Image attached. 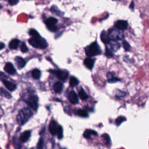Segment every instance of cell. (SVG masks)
Instances as JSON below:
<instances>
[{
  "label": "cell",
  "instance_id": "obj_29",
  "mask_svg": "<svg viewBox=\"0 0 149 149\" xmlns=\"http://www.w3.org/2000/svg\"><path fill=\"white\" fill-rule=\"evenodd\" d=\"M119 81H120V80L119 79H118V77H115L114 75L112 76H111V77H110L108 79V81L109 83H116V82Z\"/></svg>",
  "mask_w": 149,
  "mask_h": 149
},
{
  "label": "cell",
  "instance_id": "obj_13",
  "mask_svg": "<svg viewBox=\"0 0 149 149\" xmlns=\"http://www.w3.org/2000/svg\"><path fill=\"white\" fill-rule=\"evenodd\" d=\"M57 128H58V126H57L56 123L54 120H52L50 122L49 126V130L50 133L52 135H55L57 132Z\"/></svg>",
  "mask_w": 149,
  "mask_h": 149
},
{
  "label": "cell",
  "instance_id": "obj_5",
  "mask_svg": "<svg viewBox=\"0 0 149 149\" xmlns=\"http://www.w3.org/2000/svg\"><path fill=\"white\" fill-rule=\"evenodd\" d=\"M38 97L36 95H31L25 100L26 103L34 110L36 111L38 109Z\"/></svg>",
  "mask_w": 149,
  "mask_h": 149
},
{
  "label": "cell",
  "instance_id": "obj_39",
  "mask_svg": "<svg viewBox=\"0 0 149 149\" xmlns=\"http://www.w3.org/2000/svg\"><path fill=\"white\" fill-rule=\"evenodd\" d=\"M4 48H5V44L2 42H0V50L3 49Z\"/></svg>",
  "mask_w": 149,
  "mask_h": 149
},
{
  "label": "cell",
  "instance_id": "obj_42",
  "mask_svg": "<svg viewBox=\"0 0 149 149\" xmlns=\"http://www.w3.org/2000/svg\"><path fill=\"white\" fill-rule=\"evenodd\" d=\"M112 1H115V0H112ZM118 1H119V0H118Z\"/></svg>",
  "mask_w": 149,
  "mask_h": 149
},
{
  "label": "cell",
  "instance_id": "obj_40",
  "mask_svg": "<svg viewBox=\"0 0 149 149\" xmlns=\"http://www.w3.org/2000/svg\"><path fill=\"white\" fill-rule=\"evenodd\" d=\"M129 8H130V9H132V10H133V9H134V2H133V1H132V3L130 4Z\"/></svg>",
  "mask_w": 149,
  "mask_h": 149
},
{
  "label": "cell",
  "instance_id": "obj_16",
  "mask_svg": "<svg viewBox=\"0 0 149 149\" xmlns=\"http://www.w3.org/2000/svg\"><path fill=\"white\" fill-rule=\"evenodd\" d=\"M84 65H86V66L87 68H88L90 69H91L94 66V61L93 59L90 58H87L84 59Z\"/></svg>",
  "mask_w": 149,
  "mask_h": 149
},
{
  "label": "cell",
  "instance_id": "obj_26",
  "mask_svg": "<svg viewBox=\"0 0 149 149\" xmlns=\"http://www.w3.org/2000/svg\"><path fill=\"white\" fill-rule=\"evenodd\" d=\"M56 133L58 134V137L59 139H62V137H63V128L61 126H58Z\"/></svg>",
  "mask_w": 149,
  "mask_h": 149
},
{
  "label": "cell",
  "instance_id": "obj_38",
  "mask_svg": "<svg viewBox=\"0 0 149 149\" xmlns=\"http://www.w3.org/2000/svg\"><path fill=\"white\" fill-rule=\"evenodd\" d=\"M5 77V74L3 73L2 72H0V80H5V79H4Z\"/></svg>",
  "mask_w": 149,
  "mask_h": 149
},
{
  "label": "cell",
  "instance_id": "obj_12",
  "mask_svg": "<svg viewBox=\"0 0 149 149\" xmlns=\"http://www.w3.org/2000/svg\"><path fill=\"white\" fill-rule=\"evenodd\" d=\"M3 84L5 86V87L10 91H13L16 89V85L9 81H8L6 80H2Z\"/></svg>",
  "mask_w": 149,
  "mask_h": 149
},
{
  "label": "cell",
  "instance_id": "obj_30",
  "mask_svg": "<svg viewBox=\"0 0 149 149\" xmlns=\"http://www.w3.org/2000/svg\"><path fill=\"white\" fill-rule=\"evenodd\" d=\"M29 34L31 36V37H37L40 36L39 34V33L34 29H30L29 31Z\"/></svg>",
  "mask_w": 149,
  "mask_h": 149
},
{
  "label": "cell",
  "instance_id": "obj_32",
  "mask_svg": "<svg viewBox=\"0 0 149 149\" xmlns=\"http://www.w3.org/2000/svg\"><path fill=\"white\" fill-rule=\"evenodd\" d=\"M122 44H123V47L124 49H125L126 51H128L130 50V46L129 44L126 41H123Z\"/></svg>",
  "mask_w": 149,
  "mask_h": 149
},
{
  "label": "cell",
  "instance_id": "obj_18",
  "mask_svg": "<svg viewBox=\"0 0 149 149\" xmlns=\"http://www.w3.org/2000/svg\"><path fill=\"white\" fill-rule=\"evenodd\" d=\"M91 135H94V136H97V133L94 130H91V129H87L86 130V131L84 132L83 133V136L86 138V139H88L90 138Z\"/></svg>",
  "mask_w": 149,
  "mask_h": 149
},
{
  "label": "cell",
  "instance_id": "obj_34",
  "mask_svg": "<svg viewBox=\"0 0 149 149\" xmlns=\"http://www.w3.org/2000/svg\"><path fill=\"white\" fill-rule=\"evenodd\" d=\"M126 95V93L122 91H120L119 90H117V91H116V97H123Z\"/></svg>",
  "mask_w": 149,
  "mask_h": 149
},
{
  "label": "cell",
  "instance_id": "obj_27",
  "mask_svg": "<svg viewBox=\"0 0 149 149\" xmlns=\"http://www.w3.org/2000/svg\"><path fill=\"white\" fill-rule=\"evenodd\" d=\"M126 120V118H125L124 116H119L116 119V121H115V123H116V125L119 126L122 122H123L124 121H125Z\"/></svg>",
  "mask_w": 149,
  "mask_h": 149
},
{
  "label": "cell",
  "instance_id": "obj_6",
  "mask_svg": "<svg viewBox=\"0 0 149 149\" xmlns=\"http://www.w3.org/2000/svg\"><path fill=\"white\" fill-rule=\"evenodd\" d=\"M57 23L58 20L53 17L48 18L45 21V23L48 29L52 31H55L57 30V27L55 26Z\"/></svg>",
  "mask_w": 149,
  "mask_h": 149
},
{
  "label": "cell",
  "instance_id": "obj_35",
  "mask_svg": "<svg viewBox=\"0 0 149 149\" xmlns=\"http://www.w3.org/2000/svg\"><path fill=\"white\" fill-rule=\"evenodd\" d=\"M111 48L112 50L113 51H117L119 48H120V45L118 43H116L115 44H111Z\"/></svg>",
  "mask_w": 149,
  "mask_h": 149
},
{
  "label": "cell",
  "instance_id": "obj_20",
  "mask_svg": "<svg viewBox=\"0 0 149 149\" xmlns=\"http://www.w3.org/2000/svg\"><path fill=\"white\" fill-rule=\"evenodd\" d=\"M19 42H20V41L18 39H13V40H11L9 44V48L12 49H16L18 47Z\"/></svg>",
  "mask_w": 149,
  "mask_h": 149
},
{
  "label": "cell",
  "instance_id": "obj_17",
  "mask_svg": "<svg viewBox=\"0 0 149 149\" xmlns=\"http://www.w3.org/2000/svg\"><path fill=\"white\" fill-rule=\"evenodd\" d=\"M54 90L56 93H61L63 90V84L62 83L58 81L54 85Z\"/></svg>",
  "mask_w": 149,
  "mask_h": 149
},
{
  "label": "cell",
  "instance_id": "obj_21",
  "mask_svg": "<svg viewBox=\"0 0 149 149\" xmlns=\"http://www.w3.org/2000/svg\"><path fill=\"white\" fill-rule=\"evenodd\" d=\"M0 95L3 97L8 99H10L12 97V95L2 87H0Z\"/></svg>",
  "mask_w": 149,
  "mask_h": 149
},
{
  "label": "cell",
  "instance_id": "obj_2",
  "mask_svg": "<svg viewBox=\"0 0 149 149\" xmlns=\"http://www.w3.org/2000/svg\"><path fill=\"white\" fill-rule=\"evenodd\" d=\"M29 42L31 45L37 48L44 49L48 46L47 41L40 36L37 37H32L29 40Z\"/></svg>",
  "mask_w": 149,
  "mask_h": 149
},
{
  "label": "cell",
  "instance_id": "obj_3",
  "mask_svg": "<svg viewBox=\"0 0 149 149\" xmlns=\"http://www.w3.org/2000/svg\"><path fill=\"white\" fill-rule=\"evenodd\" d=\"M85 51L86 55L88 56H95L101 54V49L96 42H94L88 45L85 48Z\"/></svg>",
  "mask_w": 149,
  "mask_h": 149
},
{
  "label": "cell",
  "instance_id": "obj_7",
  "mask_svg": "<svg viewBox=\"0 0 149 149\" xmlns=\"http://www.w3.org/2000/svg\"><path fill=\"white\" fill-rule=\"evenodd\" d=\"M115 27L121 30H124L127 29L128 23L126 20H119L115 22Z\"/></svg>",
  "mask_w": 149,
  "mask_h": 149
},
{
  "label": "cell",
  "instance_id": "obj_1",
  "mask_svg": "<svg viewBox=\"0 0 149 149\" xmlns=\"http://www.w3.org/2000/svg\"><path fill=\"white\" fill-rule=\"evenodd\" d=\"M33 115V112L29 108H24L22 109L19 112L16 117L18 124L20 125H23L29 121Z\"/></svg>",
  "mask_w": 149,
  "mask_h": 149
},
{
  "label": "cell",
  "instance_id": "obj_37",
  "mask_svg": "<svg viewBox=\"0 0 149 149\" xmlns=\"http://www.w3.org/2000/svg\"><path fill=\"white\" fill-rule=\"evenodd\" d=\"M43 147V140L42 139H40L38 143V145H37V147L38 148H42Z\"/></svg>",
  "mask_w": 149,
  "mask_h": 149
},
{
  "label": "cell",
  "instance_id": "obj_25",
  "mask_svg": "<svg viewBox=\"0 0 149 149\" xmlns=\"http://www.w3.org/2000/svg\"><path fill=\"white\" fill-rule=\"evenodd\" d=\"M79 81L76 77L72 76L70 77V81H69V84L71 87H74V86L77 85L79 84Z\"/></svg>",
  "mask_w": 149,
  "mask_h": 149
},
{
  "label": "cell",
  "instance_id": "obj_11",
  "mask_svg": "<svg viewBox=\"0 0 149 149\" xmlns=\"http://www.w3.org/2000/svg\"><path fill=\"white\" fill-rule=\"evenodd\" d=\"M15 61L16 62V64L19 69H22L24 68L26 65V61L25 60L20 57V56H16L15 58Z\"/></svg>",
  "mask_w": 149,
  "mask_h": 149
},
{
  "label": "cell",
  "instance_id": "obj_14",
  "mask_svg": "<svg viewBox=\"0 0 149 149\" xmlns=\"http://www.w3.org/2000/svg\"><path fill=\"white\" fill-rule=\"evenodd\" d=\"M30 135H31L30 131H29V130L25 131V132H23L22 133H21V134L20 136V140L23 143L26 142L29 139Z\"/></svg>",
  "mask_w": 149,
  "mask_h": 149
},
{
  "label": "cell",
  "instance_id": "obj_10",
  "mask_svg": "<svg viewBox=\"0 0 149 149\" xmlns=\"http://www.w3.org/2000/svg\"><path fill=\"white\" fill-rule=\"evenodd\" d=\"M69 100L73 104H76L79 102V98L77 94L74 91H70L69 94Z\"/></svg>",
  "mask_w": 149,
  "mask_h": 149
},
{
  "label": "cell",
  "instance_id": "obj_33",
  "mask_svg": "<svg viewBox=\"0 0 149 149\" xmlns=\"http://www.w3.org/2000/svg\"><path fill=\"white\" fill-rule=\"evenodd\" d=\"M20 49H21L22 52H23V53H26L29 51V49H28L27 45H26V44L24 42L22 43V44L21 45V47H20Z\"/></svg>",
  "mask_w": 149,
  "mask_h": 149
},
{
  "label": "cell",
  "instance_id": "obj_15",
  "mask_svg": "<svg viewBox=\"0 0 149 149\" xmlns=\"http://www.w3.org/2000/svg\"><path fill=\"white\" fill-rule=\"evenodd\" d=\"M101 40L104 44H109L110 42V39L109 38L108 34L107 33L105 32V31L103 30L101 33Z\"/></svg>",
  "mask_w": 149,
  "mask_h": 149
},
{
  "label": "cell",
  "instance_id": "obj_23",
  "mask_svg": "<svg viewBox=\"0 0 149 149\" xmlns=\"http://www.w3.org/2000/svg\"><path fill=\"white\" fill-rule=\"evenodd\" d=\"M76 113L77 115L83 117V118H87L88 116V113L86 111H84V109H77L76 112Z\"/></svg>",
  "mask_w": 149,
  "mask_h": 149
},
{
  "label": "cell",
  "instance_id": "obj_36",
  "mask_svg": "<svg viewBox=\"0 0 149 149\" xmlns=\"http://www.w3.org/2000/svg\"><path fill=\"white\" fill-rule=\"evenodd\" d=\"M19 0H8V2L10 5H15L19 2Z\"/></svg>",
  "mask_w": 149,
  "mask_h": 149
},
{
  "label": "cell",
  "instance_id": "obj_41",
  "mask_svg": "<svg viewBox=\"0 0 149 149\" xmlns=\"http://www.w3.org/2000/svg\"><path fill=\"white\" fill-rule=\"evenodd\" d=\"M2 8V6L0 5V9H1Z\"/></svg>",
  "mask_w": 149,
  "mask_h": 149
},
{
  "label": "cell",
  "instance_id": "obj_4",
  "mask_svg": "<svg viewBox=\"0 0 149 149\" xmlns=\"http://www.w3.org/2000/svg\"><path fill=\"white\" fill-rule=\"evenodd\" d=\"M110 40L116 41L122 40L124 37V34L121 30L117 28H111L107 33Z\"/></svg>",
  "mask_w": 149,
  "mask_h": 149
},
{
  "label": "cell",
  "instance_id": "obj_8",
  "mask_svg": "<svg viewBox=\"0 0 149 149\" xmlns=\"http://www.w3.org/2000/svg\"><path fill=\"white\" fill-rule=\"evenodd\" d=\"M56 76L61 79L62 81H65L68 77V72L66 70H57L55 72Z\"/></svg>",
  "mask_w": 149,
  "mask_h": 149
},
{
  "label": "cell",
  "instance_id": "obj_19",
  "mask_svg": "<svg viewBox=\"0 0 149 149\" xmlns=\"http://www.w3.org/2000/svg\"><path fill=\"white\" fill-rule=\"evenodd\" d=\"M51 12L53 13H54V14H55V15H58V16H62V15H63V12H62V11H61L59 9V8L56 6V5H52V6H51Z\"/></svg>",
  "mask_w": 149,
  "mask_h": 149
},
{
  "label": "cell",
  "instance_id": "obj_22",
  "mask_svg": "<svg viewBox=\"0 0 149 149\" xmlns=\"http://www.w3.org/2000/svg\"><path fill=\"white\" fill-rule=\"evenodd\" d=\"M79 96L82 100H87L88 98V94L86 93V92L81 88L80 91H79Z\"/></svg>",
  "mask_w": 149,
  "mask_h": 149
},
{
  "label": "cell",
  "instance_id": "obj_28",
  "mask_svg": "<svg viewBox=\"0 0 149 149\" xmlns=\"http://www.w3.org/2000/svg\"><path fill=\"white\" fill-rule=\"evenodd\" d=\"M102 138L103 139L105 144L107 145H108L110 142H111V139H110V137L109 136V135L108 134H104L102 135Z\"/></svg>",
  "mask_w": 149,
  "mask_h": 149
},
{
  "label": "cell",
  "instance_id": "obj_24",
  "mask_svg": "<svg viewBox=\"0 0 149 149\" xmlns=\"http://www.w3.org/2000/svg\"><path fill=\"white\" fill-rule=\"evenodd\" d=\"M32 76L34 79H39L41 77V72L37 69H35L32 72Z\"/></svg>",
  "mask_w": 149,
  "mask_h": 149
},
{
  "label": "cell",
  "instance_id": "obj_9",
  "mask_svg": "<svg viewBox=\"0 0 149 149\" xmlns=\"http://www.w3.org/2000/svg\"><path fill=\"white\" fill-rule=\"evenodd\" d=\"M4 70L9 74H13L16 73V69L13 64L10 62H7L4 67Z\"/></svg>",
  "mask_w": 149,
  "mask_h": 149
},
{
  "label": "cell",
  "instance_id": "obj_31",
  "mask_svg": "<svg viewBox=\"0 0 149 149\" xmlns=\"http://www.w3.org/2000/svg\"><path fill=\"white\" fill-rule=\"evenodd\" d=\"M105 55L108 58H111L113 56V54H112L111 50L108 47L105 48Z\"/></svg>",
  "mask_w": 149,
  "mask_h": 149
}]
</instances>
